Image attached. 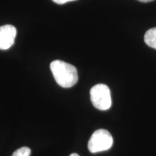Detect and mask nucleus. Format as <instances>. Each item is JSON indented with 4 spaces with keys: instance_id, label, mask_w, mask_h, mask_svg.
Here are the masks:
<instances>
[{
    "instance_id": "nucleus-4",
    "label": "nucleus",
    "mask_w": 156,
    "mask_h": 156,
    "mask_svg": "<svg viewBox=\"0 0 156 156\" xmlns=\"http://www.w3.org/2000/svg\"><path fill=\"white\" fill-rule=\"evenodd\" d=\"M17 36V30L12 25L0 27V49L7 50L14 44Z\"/></svg>"
},
{
    "instance_id": "nucleus-5",
    "label": "nucleus",
    "mask_w": 156,
    "mask_h": 156,
    "mask_svg": "<svg viewBox=\"0 0 156 156\" xmlns=\"http://www.w3.org/2000/svg\"><path fill=\"white\" fill-rule=\"evenodd\" d=\"M145 44L150 47L156 49V28L148 30L144 37Z\"/></svg>"
},
{
    "instance_id": "nucleus-6",
    "label": "nucleus",
    "mask_w": 156,
    "mask_h": 156,
    "mask_svg": "<svg viewBox=\"0 0 156 156\" xmlns=\"http://www.w3.org/2000/svg\"><path fill=\"white\" fill-rule=\"evenodd\" d=\"M31 150L28 147H22L13 153L12 156H30Z\"/></svg>"
},
{
    "instance_id": "nucleus-1",
    "label": "nucleus",
    "mask_w": 156,
    "mask_h": 156,
    "mask_svg": "<svg viewBox=\"0 0 156 156\" xmlns=\"http://www.w3.org/2000/svg\"><path fill=\"white\" fill-rule=\"evenodd\" d=\"M50 69L59 86L67 88L77 83L78 74L75 66L62 60H55L51 63Z\"/></svg>"
},
{
    "instance_id": "nucleus-2",
    "label": "nucleus",
    "mask_w": 156,
    "mask_h": 156,
    "mask_svg": "<svg viewBox=\"0 0 156 156\" xmlns=\"http://www.w3.org/2000/svg\"><path fill=\"white\" fill-rule=\"evenodd\" d=\"M114 140L110 132L103 129L94 132L90 138L88 145L89 151L92 153L107 151L113 145Z\"/></svg>"
},
{
    "instance_id": "nucleus-8",
    "label": "nucleus",
    "mask_w": 156,
    "mask_h": 156,
    "mask_svg": "<svg viewBox=\"0 0 156 156\" xmlns=\"http://www.w3.org/2000/svg\"><path fill=\"white\" fill-rule=\"evenodd\" d=\"M138 1L141 2H153L154 0H138Z\"/></svg>"
},
{
    "instance_id": "nucleus-7",
    "label": "nucleus",
    "mask_w": 156,
    "mask_h": 156,
    "mask_svg": "<svg viewBox=\"0 0 156 156\" xmlns=\"http://www.w3.org/2000/svg\"><path fill=\"white\" fill-rule=\"evenodd\" d=\"M52 1L58 4V5H64V4L69 2L75 1V0H52Z\"/></svg>"
},
{
    "instance_id": "nucleus-3",
    "label": "nucleus",
    "mask_w": 156,
    "mask_h": 156,
    "mask_svg": "<svg viewBox=\"0 0 156 156\" xmlns=\"http://www.w3.org/2000/svg\"><path fill=\"white\" fill-rule=\"evenodd\" d=\"M93 105L99 110H108L112 106V96L109 87L104 84H98L90 92Z\"/></svg>"
},
{
    "instance_id": "nucleus-9",
    "label": "nucleus",
    "mask_w": 156,
    "mask_h": 156,
    "mask_svg": "<svg viewBox=\"0 0 156 156\" xmlns=\"http://www.w3.org/2000/svg\"><path fill=\"white\" fill-rule=\"evenodd\" d=\"M69 156H80V155L77 153H73V154H71Z\"/></svg>"
}]
</instances>
